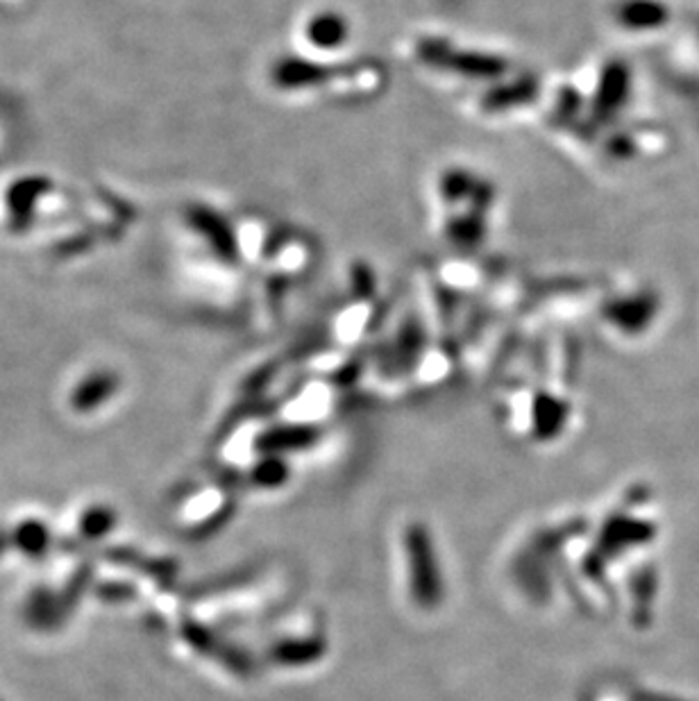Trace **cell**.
<instances>
[{
  "label": "cell",
  "instance_id": "cell-1",
  "mask_svg": "<svg viewBox=\"0 0 699 701\" xmlns=\"http://www.w3.org/2000/svg\"><path fill=\"white\" fill-rule=\"evenodd\" d=\"M407 554H409L413 599L424 608L436 606L441 601L443 586H441V574H439L436 557L432 550V538L428 529L418 525L409 527Z\"/></svg>",
  "mask_w": 699,
  "mask_h": 701
},
{
  "label": "cell",
  "instance_id": "cell-2",
  "mask_svg": "<svg viewBox=\"0 0 699 701\" xmlns=\"http://www.w3.org/2000/svg\"><path fill=\"white\" fill-rule=\"evenodd\" d=\"M189 638H191V643H194L196 647L205 650L207 654H211V656L219 658V661H225V663L234 669V673H248V669H251V665H248L246 658H243L236 650H230L225 643H221V640L211 638L209 631L194 629V631L189 633Z\"/></svg>",
  "mask_w": 699,
  "mask_h": 701
},
{
  "label": "cell",
  "instance_id": "cell-3",
  "mask_svg": "<svg viewBox=\"0 0 699 701\" xmlns=\"http://www.w3.org/2000/svg\"><path fill=\"white\" fill-rule=\"evenodd\" d=\"M321 654H323V647L316 643V640H295V643H287L276 650V658L289 665L316 661Z\"/></svg>",
  "mask_w": 699,
  "mask_h": 701
},
{
  "label": "cell",
  "instance_id": "cell-4",
  "mask_svg": "<svg viewBox=\"0 0 699 701\" xmlns=\"http://www.w3.org/2000/svg\"><path fill=\"white\" fill-rule=\"evenodd\" d=\"M282 477H284V466H282V464H270V466H266V472H264V470L257 472V479H259L261 483H276V481H280Z\"/></svg>",
  "mask_w": 699,
  "mask_h": 701
}]
</instances>
